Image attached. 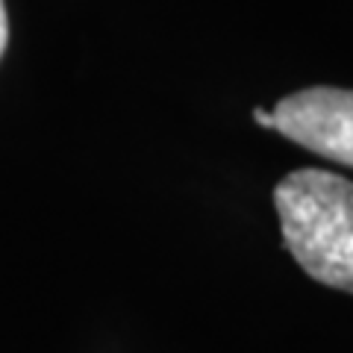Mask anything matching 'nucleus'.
<instances>
[{"label": "nucleus", "mask_w": 353, "mask_h": 353, "mask_svg": "<svg viewBox=\"0 0 353 353\" xmlns=\"http://www.w3.org/2000/svg\"><path fill=\"white\" fill-rule=\"evenodd\" d=\"M6 44H9V18H6V3L0 0V57L6 53Z\"/></svg>", "instance_id": "obj_3"}, {"label": "nucleus", "mask_w": 353, "mask_h": 353, "mask_svg": "<svg viewBox=\"0 0 353 353\" xmlns=\"http://www.w3.org/2000/svg\"><path fill=\"white\" fill-rule=\"evenodd\" d=\"M274 130L324 159L353 168V92L312 85L274 106Z\"/></svg>", "instance_id": "obj_2"}, {"label": "nucleus", "mask_w": 353, "mask_h": 353, "mask_svg": "<svg viewBox=\"0 0 353 353\" xmlns=\"http://www.w3.org/2000/svg\"><path fill=\"white\" fill-rule=\"evenodd\" d=\"M253 121H256L259 127H271L274 130V115L265 112V109H253Z\"/></svg>", "instance_id": "obj_4"}, {"label": "nucleus", "mask_w": 353, "mask_h": 353, "mask_svg": "<svg viewBox=\"0 0 353 353\" xmlns=\"http://www.w3.org/2000/svg\"><path fill=\"white\" fill-rule=\"evenodd\" d=\"M283 241L312 280L353 294V183L301 168L274 189Z\"/></svg>", "instance_id": "obj_1"}]
</instances>
